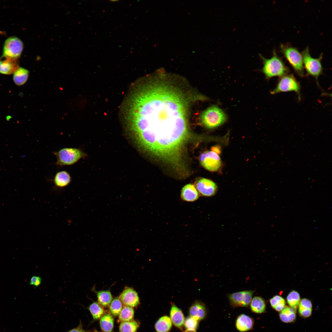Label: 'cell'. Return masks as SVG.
<instances>
[{
  "instance_id": "obj_1",
  "label": "cell",
  "mask_w": 332,
  "mask_h": 332,
  "mask_svg": "<svg viewBox=\"0 0 332 332\" xmlns=\"http://www.w3.org/2000/svg\"><path fill=\"white\" fill-rule=\"evenodd\" d=\"M140 86L128 99L125 119L129 135L163 141L189 132L186 103L179 91L160 81Z\"/></svg>"
},
{
  "instance_id": "obj_2",
  "label": "cell",
  "mask_w": 332,
  "mask_h": 332,
  "mask_svg": "<svg viewBox=\"0 0 332 332\" xmlns=\"http://www.w3.org/2000/svg\"><path fill=\"white\" fill-rule=\"evenodd\" d=\"M259 56L263 65L261 71L266 79H268L276 77H281L289 72L287 67L275 49L270 58H265L261 54H259Z\"/></svg>"
},
{
  "instance_id": "obj_3",
  "label": "cell",
  "mask_w": 332,
  "mask_h": 332,
  "mask_svg": "<svg viewBox=\"0 0 332 332\" xmlns=\"http://www.w3.org/2000/svg\"><path fill=\"white\" fill-rule=\"evenodd\" d=\"M227 117L223 111L216 106H211L204 110L201 114L202 123L207 128H212L223 124Z\"/></svg>"
},
{
  "instance_id": "obj_4",
  "label": "cell",
  "mask_w": 332,
  "mask_h": 332,
  "mask_svg": "<svg viewBox=\"0 0 332 332\" xmlns=\"http://www.w3.org/2000/svg\"><path fill=\"white\" fill-rule=\"evenodd\" d=\"M53 154L57 158L56 164L60 166L73 165L87 156L81 149L72 148H62Z\"/></svg>"
},
{
  "instance_id": "obj_5",
  "label": "cell",
  "mask_w": 332,
  "mask_h": 332,
  "mask_svg": "<svg viewBox=\"0 0 332 332\" xmlns=\"http://www.w3.org/2000/svg\"><path fill=\"white\" fill-rule=\"evenodd\" d=\"M280 49L281 52L295 71L300 76H303L302 57L298 50L288 44H281Z\"/></svg>"
},
{
  "instance_id": "obj_6",
  "label": "cell",
  "mask_w": 332,
  "mask_h": 332,
  "mask_svg": "<svg viewBox=\"0 0 332 332\" xmlns=\"http://www.w3.org/2000/svg\"><path fill=\"white\" fill-rule=\"evenodd\" d=\"M301 54L303 67L307 73L314 77L317 80L319 76L322 73L323 68L321 63L322 54L318 58H314L311 56L308 46L302 51Z\"/></svg>"
},
{
  "instance_id": "obj_7",
  "label": "cell",
  "mask_w": 332,
  "mask_h": 332,
  "mask_svg": "<svg viewBox=\"0 0 332 332\" xmlns=\"http://www.w3.org/2000/svg\"><path fill=\"white\" fill-rule=\"evenodd\" d=\"M24 48L23 43L18 38L12 36L4 43L1 58L17 60L20 57Z\"/></svg>"
},
{
  "instance_id": "obj_8",
  "label": "cell",
  "mask_w": 332,
  "mask_h": 332,
  "mask_svg": "<svg viewBox=\"0 0 332 332\" xmlns=\"http://www.w3.org/2000/svg\"><path fill=\"white\" fill-rule=\"evenodd\" d=\"M300 86L299 83L292 74H286L279 80L275 88L271 92L272 94L281 92H294L296 93L298 99H301Z\"/></svg>"
},
{
  "instance_id": "obj_9",
  "label": "cell",
  "mask_w": 332,
  "mask_h": 332,
  "mask_svg": "<svg viewBox=\"0 0 332 332\" xmlns=\"http://www.w3.org/2000/svg\"><path fill=\"white\" fill-rule=\"evenodd\" d=\"M254 290H244L229 294L227 297L232 307H247L250 304Z\"/></svg>"
},
{
  "instance_id": "obj_10",
  "label": "cell",
  "mask_w": 332,
  "mask_h": 332,
  "mask_svg": "<svg viewBox=\"0 0 332 332\" xmlns=\"http://www.w3.org/2000/svg\"><path fill=\"white\" fill-rule=\"evenodd\" d=\"M200 160L202 165L210 171H216L221 166L220 157L212 151H207L203 152L200 155Z\"/></svg>"
},
{
  "instance_id": "obj_11",
  "label": "cell",
  "mask_w": 332,
  "mask_h": 332,
  "mask_svg": "<svg viewBox=\"0 0 332 332\" xmlns=\"http://www.w3.org/2000/svg\"><path fill=\"white\" fill-rule=\"evenodd\" d=\"M195 185L200 196H213L216 194L218 190L215 183L210 180L205 178H200L196 180Z\"/></svg>"
},
{
  "instance_id": "obj_12",
  "label": "cell",
  "mask_w": 332,
  "mask_h": 332,
  "mask_svg": "<svg viewBox=\"0 0 332 332\" xmlns=\"http://www.w3.org/2000/svg\"><path fill=\"white\" fill-rule=\"evenodd\" d=\"M119 298L125 306L135 307L140 303V299L137 292L131 287H125L121 293Z\"/></svg>"
},
{
  "instance_id": "obj_13",
  "label": "cell",
  "mask_w": 332,
  "mask_h": 332,
  "mask_svg": "<svg viewBox=\"0 0 332 332\" xmlns=\"http://www.w3.org/2000/svg\"><path fill=\"white\" fill-rule=\"evenodd\" d=\"M200 196L196 187L192 184L186 185L181 190L180 197L184 201L194 202L197 200Z\"/></svg>"
},
{
  "instance_id": "obj_14",
  "label": "cell",
  "mask_w": 332,
  "mask_h": 332,
  "mask_svg": "<svg viewBox=\"0 0 332 332\" xmlns=\"http://www.w3.org/2000/svg\"><path fill=\"white\" fill-rule=\"evenodd\" d=\"M254 322L253 319L244 314L239 315L235 322L237 329L241 332L249 331L252 329Z\"/></svg>"
},
{
  "instance_id": "obj_15",
  "label": "cell",
  "mask_w": 332,
  "mask_h": 332,
  "mask_svg": "<svg viewBox=\"0 0 332 332\" xmlns=\"http://www.w3.org/2000/svg\"><path fill=\"white\" fill-rule=\"evenodd\" d=\"M191 316L195 318L198 320L204 319L207 315V309L204 303L199 301L193 303L189 310Z\"/></svg>"
},
{
  "instance_id": "obj_16",
  "label": "cell",
  "mask_w": 332,
  "mask_h": 332,
  "mask_svg": "<svg viewBox=\"0 0 332 332\" xmlns=\"http://www.w3.org/2000/svg\"><path fill=\"white\" fill-rule=\"evenodd\" d=\"M170 319L176 327L181 328L184 324V317L182 310L175 304H173L170 311Z\"/></svg>"
},
{
  "instance_id": "obj_17",
  "label": "cell",
  "mask_w": 332,
  "mask_h": 332,
  "mask_svg": "<svg viewBox=\"0 0 332 332\" xmlns=\"http://www.w3.org/2000/svg\"><path fill=\"white\" fill-rule=\"evenodd\" d=\"M19 67L17 60L5 58L0 59V73L4 74H10Z\"/></svg>"
},
{
  "instance_id": "obj_18",
  "label": "cell",
  "mask_w": 332,
  "mask_h": 332,
  "mask_svg": "<svg viewBox=\"0 0 332 332\" xmlns=\"http://www.w3.org/2000/svg\"><path fill=\"white\" fill-rule=\"evenodd\" d=\"M71 181V177L69 173L65 171L57 172L54 178L55 185L59 188H63L67 186Z\"/></svg>"
},
{
  "instance_id": "obj_19",
  "label": "cell",
  "mask_w": 332,
  "mask_h": 332,
  "mask_svg": "<svg viewBox=\"0 0 332 332\" xmlns=\"http://www.w3.org/2000/svg\"><path fill=\"white\" fill-rule=\"evenodd\" d=\"M251 311L257 314H261L266 310V305L264 300L259 296H255L252 298L250 303Z\"/></svg>"
},
{
  "instance_id": "obj_20",
  "label": "cell",
  "mask_w": 332,
  "mask_h": 332,
  "mask_svg": "<svg viewBox=\"0 0 332 332\" xmlns=\"http://www.w3.org/2000/svg\"><path fill=\"white\" fill-rule=\"evenodd\" d=\"M13 79L18 85H22L27 81L29 75V71L26 69L19 67L14 72Z\"/></svg>"
},
{
  "instance_id": "obj_21",
  "label": "cell",
  "mask_w": 332,
  "mask_h": 332,
  "mask_svg": "<svg viewBox=\"0 0 332 332\" xmlns=\"http://www.w3.org/2000/svg\"><path fill=\"white\" fill-rule=\"evenodd\" d=\"M296 310L290 307L285 306L279 314L281 320L285 323L294 322L296 318Z\"/></svg>"
},
{
  "instance_id": "obj_22",
  "label": "cell",
  "mask_w": 332,
  "mask_h": 332,
  "mask_svg": "<svg viewBox=\"0 0 332 332\" xmlns=\"http://www.w3.org/2000/svg\"><path fill=\"white\" fill-rule=\"evenodd\" d=\"M172 326V321L168 316L160 318L155 324V329L157 332H168Z\"/></svg>"
},
{
  "instance_id": "obj_23",
  "label": "cell",
  "mask_w": 332,
  "mask_h": 332,
  "mask_svg": "<svg viewBox=\"0 0 332 332\" xmlns=\"http://www.w3.org/2000/svg\"><path fill=\"white\" fill-rule=\"evenodd\" d=\"M101 329L104 332H112L114 326V318L109 314H104L100 321Z\"/></svg>"
},
{
  "instance_id": "obj_24",
  "label": "cell",
  "mask_w": 332,
  "mask_h": 332,
  "mask_svg": "<svg viewBox=\"0 0 332 332\" xmlns=\"http://www.w3.org/2000/svg\"><path fill=\"white\" fill-rule=\"evenodd\" d=\"M95 292L98 302L101 306L106 307L109 305L113 300V296L110 291L103 290Z\"/></svg>"
},
{
  "instance_id": "obj_25",
  "label": "cell",
  "mask_w": 332,
  "mask_h": 332,
  "mask_svg": "<svg viewBox=\"0 0 332 332\" xmlns=\"http://www.w3.org/2000/svg\"><path fill=\"white\" fill-rule=\"evenodd\" d=\"M299 313L302 317L307 318L310 317L312 312V304L310 301L304 298L300 300L299 305Z\"/></svg>"
},
{
  "instance_id": "obj_26",
  "label": "cell",
  "mask_w": 332,
  "mask_h": 332,
  "mask_svg": "<svg viewBox=\"0 0 332 332\" xmlns=\"http://www.w3.org/2000/svg\"><path fill=\"white\" fill-rule=\"evenodd\" d=\"M101 306L96 302H93L89 306L88 310L94 320L100 319L104 314L105 311Z\"/></svg>"
},
{
  "instance_id": "obj_27",
  "label": "cell",
  "mask_w": 332,
  "mask_h": 332,
  "mask_svg": "<svg viewBox=\"0 0 332 332\" xmlns=\"http://www.w3.org/2000/svg\"><path fill=\"white\" fill-rule=\"evenodd\" d=\"M134 316V310L131 307L125 306L119 314V319L121 322L131 321Z\"/></svg>"
},
{
  "instance_id": "obj_28",
  "label": "cell",
  "mask_w": 332,
  "mask_h": 332,
  "mask_svg": "<svg viewBox=\"0 0 332 332\" xmlns=\"http://www.w3.org/2000/svg\"><path fill=\"white\" fill-rule=\"evenodd\" d=\"M139 326L138 323L136 321L122 322L119 326L120 332H135Z\"/></svg>"
},
{
  "instance_id": "obj_29",
  "label": "cell",
  "mask_w": 332,
  "mask_h": 332,
  "mask_svg": "<svg viewBox=\"0 0 332 332\" xmlns=\"http://www.w3.org/2000/svg\"><path fill=\"white\" fill-rule=\"evenodd\" d=\"M287 299L290 307L296 310L301 300L299 293L297 291L293 290L288 294Z\"/></svg>"
},
{
  "instance_id": "obj_30",
  "label": "cell",
  "mask_w": 332,
  "mask_h": 332,
  "mask_svg": "<svg viewBox=\"0 0 332 332\" xmlns=\"http://www.w3.org/2000/svg\"><path fill=\"white\" fill-rule=\"evenodd\" d=\"M271 307L278 311H281L285 306V300L281 296L276 295L270 300Z\"/></svg>"
},
{
  "instance_id": "obj_31",
  "label": "cell",
  "mask_w": 332,
  "mask_h": 332,
  "mask_svg": "<svg viewBox=\"0 0 332 332\" xmlns=\"http://www.w3.org/2000/svg\"><path fill=\"white\" fill-rule=\"evenodd\" d=\"M109 309L111 314L114 316L119 315L123 307L122 303L119 298H115L109 305Z\"/></svg>"
},
{
  "instance_id": "obj_32",
  "label": "cell",
  "mask_w": 332,
  "mask_h": 332,
  "mask_svg": "<svg viewBox=\"0 0 332 332\" xmlns=\"http://www.w3.org/2000/svg\"><path fill=\"white\" fill-rule=\"evenodd\" d=\"M198 320L192 316L187 317L184 321V325L187 329L195 330L198 326Z\"/></svg>"
},
{
  "instance_id": "obj_33",
  "label": "cell",
  "mask_w": 332,
  "mask_h": 332,
  "mask_svg": "<svg viewBox=\"0 0 332 332\" xmlns=\"http://www.w3.org/2000/svg\"><path fill=\"white\" fill-rule=\"evenodd\" d=\"M67 332H86V331L83 329L82 323L80 322L77 327Z\"/></svg>"
},
{
  "instance_id": "obj_34",
  "label": "cell",
  "mask_w": 332,
  "mask_h": 332,
  "mask_svg": "<svg viewBox=\"0 0 332 332\" xmlns=\"http://www.w3.org/2000/svg\"><path fill=\"white\" fill-rule=\"evenodd\" d=\"M211 150L212 152L218 155L220 154L221 152V148L218 145H215L212 147L211 148Z\"/></svg>"
},
{
  "instance_id": "obj_35",
  "label": "cell",
  "mask_w": 332,
  "mask_h": 332,
  "mask_svg": "<svg viewBox=\"0 0 332 332\" xmlns=\"http://www.w3.org/2000/svg\"><path fill=\"white\" fill-rule=\"evenodd\" d=\"M39 276H37L36 275L33 276L31 279L30 282V285H34V284L37 280L39 278Z\"/></svg>"
},
{
  "instance_id": "obj_36",
  "label": "cell",
  "mask_w": 332,
  "mask_h": 332,
  "mask_svg": "<svg viewBox=\"0 0 332 332\" xmlns=\"http://www.w3.org/2000/svg\"><path fill=\"white\" fill-rule=\"evenodd\" d=\"M42 278L40 277L39 276V277L38 278V279L37 280V281H36V282L35 283L34 286H36V287H38L40 285V284H41V283H42Z\"/></svg>"
},
{
  "instance_id": "obj_37",
  "label": "cell",
  "mask_w": 332,
  "mask_h": 332,
  "mask_svg": "<svg viewBox=\"0 0 332 332\" xmlns=\"http://www.w3.org/2000/svg\"><path fill=\"white\" fill-rule=\"evenodd\" d=\"M184 332H196L195 330L187 329Z\"/></svg>"
},
{
  "instance_id": "obj_38",
  "label": "cell",
  "mask_w": 332,
  "mask_h": 332,
  "mask_svg": "<svg viewBox=\"0 0 332 332\" xmlns=\"http://www.w3.org/2000/svg\"><path fill=\"white\" fill-rule=\"evenodd\" d=\"M112 1V2H116V1H117V0H111V1Z\"/></svg>"
},
{
  "instance_id": "obj_39",
  "label": "cell",
  "mask_w": 332,
  "mask_h": 332,
  "mask_svg": "<svg viewBox=\"0 0 332 332\" xmlns=\"http://www.w3.org/2000/svg\"><path fill=\"white\" fill-rule=\"evenodd\" d=\"M94 332H98V331L95 330L94 331Z\"/></svg>"
}]
</instances>
